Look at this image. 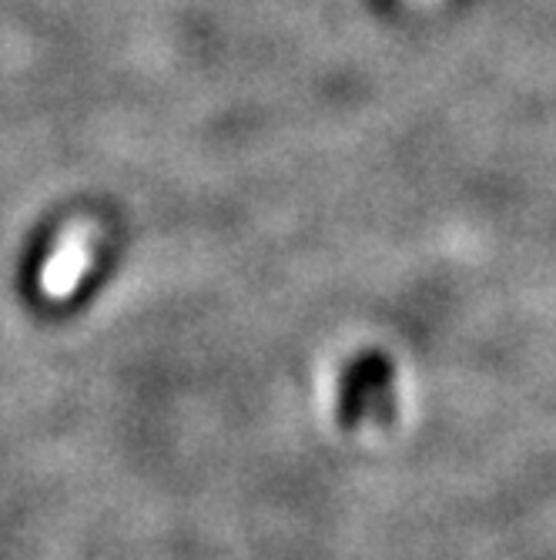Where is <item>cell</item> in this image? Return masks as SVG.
<instances>
[{"instance_id": "1", "label": "cell", "mask_w": 556, "mask_h": 560, "mask_svg": "<svg viewBox=\"0 0 556 560\" xmlns=\"http://www.w3.org/2000/svg\"><path fill=\"white\" fill-rule=\"evenodd\" d=\"M94 225L91 222H74L61 232L55 252L47 256L40 269V292L55 302H64L78 292L84 282V272L94 259Z\"/></svg>"}, {"instance_id": "2", "label": "cell", "mask_w": 556, "mask_h": 560, "mask_svg": "<svg viewBox=\"0 0 556 560\" xmlns=\"http://www.w3.org/2000/svg\"><path fill=\"white\" fill-rule=\"evenodd\" d=\"M423 4H429V0H423Z\"/></svg>"}]
</instances>
